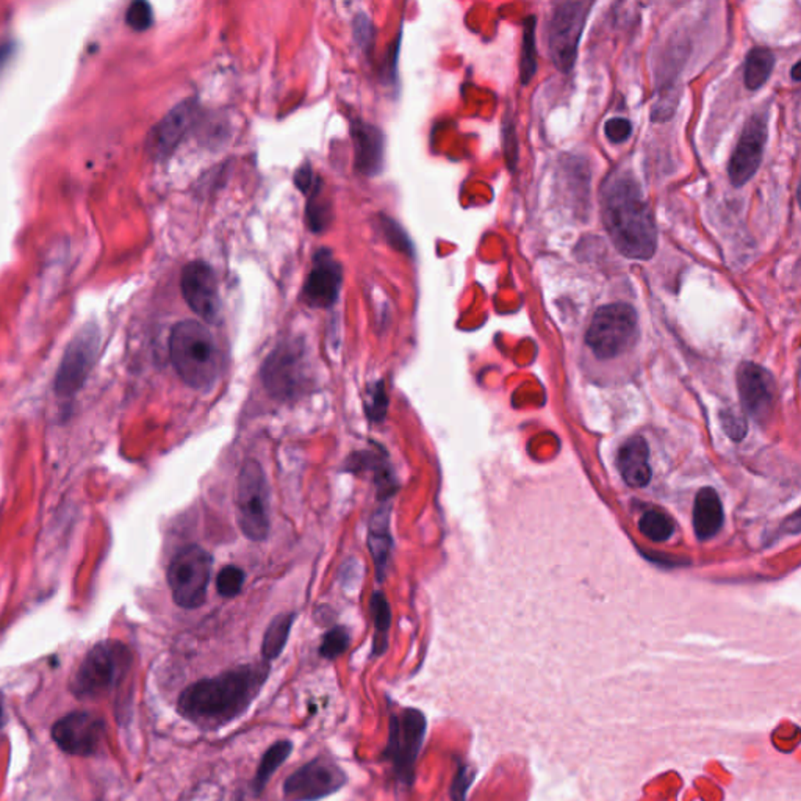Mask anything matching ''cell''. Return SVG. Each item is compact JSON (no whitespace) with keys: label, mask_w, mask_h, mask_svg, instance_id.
<instances>
[{"label":"cell","mask_w":801,"mask_h":801,"mask_svg":"<svg viewBox=\"0 0 801 801\" xmlns=\"http://www.w3.org/2000/svg\"><path fill=\"white\" fill-rule=\"evenodd\" d=\"M270 675L266 664L241 666L214 678L200 679L182 692L177 711L202 728H218L245 714Z\"/></svg>","instance_id":"obj_1"},{"label":"cell","mask_w":801,"mask_h":801,"mask_svg":"<svg viewBox=\"0 0 801 801\" xmlns=\"http://www.w3.org/2000/svg\"><path fill=\"white\" fill-rule=\"evenodd\" d=\"M601 216L617 251L627 259L650 260L658 229L639 183L631 175H612L601 194Z\"/></svg>","instance_id":"obj_2"},{"label":"cell","mask_w":801,"mask_h":801,"mask_svg":"<svg viewBox=\"0 0 801 801\" xmlns=\"http://www.w3.org/2000/svg\"><path fill=\"white\" fill-rule=\"evenodd\" d=\"M169 356L188 387L206 392L220 375V349L204 324L187 320L175 324L169 336Z\"/></svg>","instance_id":"obj_3"},{"label":"cell","mask_w":801,"mask_h":801,"mask_svg":"<svg viewBox=\"0 0 801 801\" xmlns=\"http://www.w3.org/2000/svg\"><path fill=\"white\" fill-rule=\"evenodd\" d=\"M639 334L637 313L625 303L603 305L596 311L586 334V343L603 360L625 354Z\"/></svg>","instance_id":"obj_4"},{"label":"cell","mask_w":801,"mask_h":801,"mask_svg":"<svg viewBox=\"0 0 801 801\" xmlns=\"http://www.w3.org/2000/svg\"><path fill=\"white\" fill-rule=\"evenodd\" d=\"M130 660V651L123 643L113 640L97 643L76 672L74 693L84 698L104 695L125 676Z\"/></svg>","instance_id":"obj_5"},{"label":"cell","mask_w":801,"mask_h":801,"mask_svg":"<svg viewBox=\"0 0 801 801\" xmlns=\"http://www.w3.org/2000/svg\"><path fill=\"white\" fill-rule=\"evenodd\" d=\"M237 522L249 540L262 542L270 530V498L263 468L255 460H246L237 481Z\"/></svg>","instance_id":"obj_6"},{"label":"cell","mask_w":801,"mask_h":801,"mask_svg":"<svg viewBox=\"0 0 801 801\" xmlns=\"http://www.w3.org/2000/svg\"><path fill=\"white\" fill-rule=\"evenodd\" d=\"M212 557L198 545L182 548L169 563L168 586L177 606L198 609L207 598Z\"/></svg>","instance_id":"obj_7"},{"label":"cell","mask_w":801,"mask_h":801,"mask_svg":"<svg viewBox=\"0 0 801 801\" xmlns=\"http://www.w3.org/2000/svg\"><path fill=\"white\" fill-rule=\"evenodd\" d=\"M427 722L418 709H402L390 716L385 757L393 765L396 776L404 782L414 780L415 765L426 736Z\"/></svg>","instance_id":"obj_8"},{"label":"cell","mask_w":801,"mask_h":801,"mask_svg":"<svg viewBox=\"0 0 801 801\" xmlns=\"http://www.w3.org/2000/svg\"><path fill=\"white\" fill-rule=\"evenodd\" d=\"M588 10L590 4L587 2H563L553 12L549 20V55L559 71H570L575 65Z\"/></svg>","instance_id":"obj_9"},{"label":"cell","mask_w":801,"mask_h":801,"mask_svg":"<svg viewBox=\"0 0 801 801\" xmlns=\"http://www.w3.org/2000/svg\"><path fill=\"white\" fill-rule=\"evenodd\" d=\"M346 773L329 759L318 757L296 772L284 782L285 801H317L336 794L344 786Z\"/></svg>","instance_id":"obj_10"},{"label":"cell","mask_w":801,"mask_h":801,"mask_svg":"<svg viewBox=\"0 0 801 801\" xmlns=\"http://www.w3.org/2000/svg\"><path fill=\"white\" fill-rule=\"evenodd\" d=\"M262 377L266 390L278 400H293L305 385L304 351L295 343L280 344L266 359Z\"/></svg>","instance_id":"obj_11"},{"label":"cell","mask_w":801,"mask_h":801,"mask_svg":"<svg viewBox=\"0 0 801 801\" xmlns=\"http://www.w3.org/2000/svg\"><path fill=\"white\" fill-rule=\"evenodd\" d=\"M105 730L104 718L94 712H71L53 724V739L68 755L91 756L104 742Z\"/></svg>","instance_id":"obj_12"},{"label":"cell","mask_w":801,"mask_h":801,"mask_svg":"<svg viewBox=\"0 0 801 801\" xmlns=\"http://www.w3.org/2000/svg\"><path fill=\"white\" fill-rule=\"evenodd\" d=\"M182 295L188 307L206 323L220 321L221 303L218 280L214 270L204 262H193L182 272Z\"/></svg>","instance_id":"obj_13"},{"label":"cell","mask_w":801,"mask_h":801,"mask_svg":"<svg viewBox=\"0 0 801 801\" xmlns=\"http://www.w3.org/2000/svg\"><path fill=\"white\" fill-rule=\"evenodd\" d=\"M97 349L99 336L96 329L86 328L72 340L66 349L55 379V390L60 396L77 393L96 360Z\"/></svg>","instance_id":"obj_14"},{"label":"cell","mask_w":801,"mask_h":801,"mask_svg":"<svg viewBox=\"0 0 801 801\" xmlns=\"http://www.w3.org/2000/svg\"><path fill=\"white\" fill-rule=\"evenodd\" d=\"M767 142V121L763 115L751 117L742 135L739 138L736 150L731 157L728 174L734 187L740 188L756 174L763 163L764 148Z\"/></svg>","instance_id":"obj_15"},{"label":"cell","mask_w":801,"mask_h":801,"mask_svg":"<svg viewBox=\"0 0 801 801\" xmlns=\"http://www.w3.org/2000/svg\"><path fill=\"white\" fill-rule=\"evenodd\" d=\"M342 284V266L328 251L318 253L304 285L305 303L317 309L330 307L336 303Z\"/></svg>","instance_id":"obj_16"},{"label":"cell","mask_w":801,"mask_h":801,"mask_svg":"<svg viewBox=\"0 0 801 801\" xmlns=\"http://www.w3.org/2000/svg\"><path fill=\"white\" fill-rule=\"evenodd\" d=\"M737 388L749 414L763 418L775 400V382L767 369L756 363H742L737 369Z\"/></svg>","instance_id":"obj_17"},{"label":"cell","mask_w":801,"mask_h":801,"mask_svg":"<svg viewBox=\"0 0 801 801\" xmlns=\"http://www.w3.org/2000/svg\"><path fill=\"white\" fill-rule=\"evenodd\" d=\"M621 478L634 489L645 487L651 479L650 449L642 437H633L621 446L617 457Z\"/></svg>","instance_id":"obj_18"},{"label":"cell","mask_w":801,"mask_h":801,"mask_svg":"<svg viewBox=\"0 0 801 801\" xmlns=\"http://www.w3.org/2000/svg\"><path fill=\"white\" fill-rule=\"evenodd\" d=\"M352 140L356 146L357 169L367 175H375L384 163V136L381 130L371 124H352Z\"/></svg>","instance_id":"obj_19"},{"label":"cell","mask_w":801,"mask_h":801,"mask_svg":"<svg viewBox=\"0 0 801 801\" xmlns=\"http://www.w3.org/2000/svg\"><path fill=\"white\" fill-rule=\"evenodd\" d=\"M724 506L717 491L705 487L698 491L693 505V530L698 540H709L724 526Z\"/></svg>","instance_id":"obj_20"},{"label":"cell","mask_w":801,"mask_h":801,"mask_svg":"<svg viewBox=\"0 0 801 801\" xmlns=\"http://www.w3.org/2000/svg\"><path fill=\"white\" fill-rule=\"evenodd\" d=\"M194 104L185 102L171 111L168 117L163 119V123L156 129V136L152 138L154 148L158 154H166L174 148L182 136L187 134L190 125L194 121Z\"/></svg>","instance_id":"obj_21"},{"label":"cell","mask_w":801,"mask_h":801,"mask_svg":"<svg viewBox=\"0 0 801 801\" xmlns=\"http://www.w3.org/2000/svg\"><path fill=\"white\" fill-rule=\"evenodd\" d=\"M775 68V55L769 49L756 47L748 53L745 61V85L748 90L756 91L765 85Z\"/></svg>","instance_id":"obj_22"},{"label":"cell","mask_w":801,"mask_h":801,"mask_svg":"<svg viewBox=\"0 0 801 801\" xmlns=\"http://www.w3.org/2000/svg\"><path fill=\"white\" fill-rule=\"evenodd\" d=\"M291 751H293V743L290 740H280L266 749L265 755L260 761L257 773H255V780H254V789L257 794L266 788L271 776L290 757Z\"/></svg>","instance_id":"obj_23"},{"label":"cell","mask_w":801,"mask_h":801,"mask_svg":"<svg viewBox=\"0 0 801 801\" xmlns=\"http://www.w3.org/2000/svg\"><path fill=\"white\" fill-rule=\"evenodd\" d=\"M293 621L295 614H280L270 623L262 643V654L266 660L278 659L282 654L287 640L290 637Z\"/></svg>","instance_id":"obj_24"},{"label":"cell","mask_w":801,"mask_h":801,"mask_svg":"<svg viewBox=\"0 0 801 801\" xmlns=\"http://www.w3.org/2000/svg\"><path fill=\"white\" fill-rule=\"evenodd\" d=\"M369 606H371L369 611H371V617L375 620L376 629L373 651H375V654H382L387 648V633L388 629H390V625H392V611H390V606H388L387 598L381 592H376L373 595Z\"/></svg>","instance_id":"obj_25"},{"label":"cell","mask_w":801,"mask_h":801,"mask_svg":"<svg viewBox=\"0 0 801 801\" xmlns=\"http://www.w3.org/2000/svg\"><path fill=\"white\" fill-rule=\"evenodd\" d=\"M639 530L651 542H667L675 532L672 518L658 509L645 512L639 520Z\"/></svg>","instance_id":"obj_26"},{"label":"cell","mask_w":801,"mask_h":801,"mask_svg":"<svg viewBox=\"0 0 801 801\" xmlns=\"http://www.w3.org/2000/svg\"><path fill=\"white\" fill-rule=\"evenodd\" d=\"M369 549L371 554L375 557L376 569H377V576L384 578V571L387 567L388 556H390V549H392V537L388 534L387 518H384V522H377V526L373 524L371 532H369Z\"/></svg>","instance_id":"obj_27"},{"label":"cell","mask_w":801,"mask_h":801,"mask_svg":"<svg viewBox=\"0 0 801 801\" xmlns=\"http://www.w3.org/2000/svg\"><path fill=\"white\" fill-rule=\"evenodd\" d=\"M536 18H528L524 22L523 53H522V82L530 84V78L536 72Z\"/></svg>","instance_id":"obj_28"},{"label":"cell","mask_w":801,"mask_h":801,"mask_svg":"<svg viewBox=\"0 0 801 801\" xmlns=\"http://www.w3.org/2000/svg\"><path fill=\"white\" fill-rule=\"evenodd\" d=\"M349 633L346 627H336L323 637V643L320 646V653L326 659H336L348 650Z\"/></svg>","instance_id":"obj_29"},{"label":"cell","mask_w":801,"mask_h":801,"mask_svg":"<svg viewBox=\"0 0 801 801\" xmlns=\"http://www.w3.org/2000/svg\"><path fill=\"white\" fill-rule=\"evenodd\" d=\"M245 584V573L243 570L233 565H227L221 570L220 575L216 578V590L221 596L224 598H232L241 592Z\"/></svg>","instance_id":"obj_30"},{"label":"cell","mask_w":801,"mask_h":801,"mask_svg":"<svg viewBox=\"0 0 801 801\" xmlns=\"http://www.w3.org/2000/svg\"><path fill=\"white\" fill-rule=\"evenodd\" d=\"M125 20L136 32L148 30L154 20L152 8L146 2H134L125 13Z\"/></svg>","instance_id":"obj_31"},{"label":"cell","mask_w":801,"mask_h":801,"mask_svg":"<svg viewBox=\"0 0 801 801\" xmlns=\"http://www.w3.org/2000/svg\"><path fill=\"white\" fill-rule=\"evenodd\" d=\"M604 134L608 136L609 142L620 144L627 142L633 134V124L625 117H612L604 125Z\"/></svg>","instance_id":"obj_32"},{"label":"cell","mask_w":801,"mask_h":801,"mask_svg":"<svg viewBox=\"0 0 801 801\" xmlns=\"http://www.w3.org/2000/svg\"><path fill=\"white\" fill-rule=\"evenodd\" d=\"M387 410V394L384 384H377L371 388V404L368 408V415L373 421H382Z\"/></svg>","instance_id":"obj_33"},{"label":"cell","mask_w":801,"mask_h":801,"mask_svg":"<svg viewBox=\"0 0 801 801\" xmlns=\"http://www.w3.org/2000/svg\"><path fill=\"white\" fill-rule=\"evenodd\" d=\"M472 780V773H470L465 767H462V769L457 772L456 780H454L453 782V788H451V797H453V801H465L466 790L470 788Z\"/></svg>","instance_id":"obj_34"},{"label":"cell","mask_w":801,"mask_h":801,"mask_svg":"<svg viewBox=\"0 0 801 801\" xmlns=\"http://www.w3.org/2000/svg\"><path fill=\"white\" fill-rule=\"evenodd\" d=\"M5 718H7V716H5V709H4V703H2V701H0V728H2V726H4V724H5Z\"/></svg>","instance_id":"obj_35"},{"label":"cell","mask_w":801,"mask_h":801,"mask_svg":"<svg viewBox=\"0 0 801 801\" xmlns=\"http://www.w3.org/2000/svg\"><path fill=\"white\" fill-rule=\"evenodd\" d=\"M798 68H800V63L797 61L794 65V69H792V78L794 80H800V76H798Z\"/></svg>","instance_id":"obj_36"}]
</instances>
